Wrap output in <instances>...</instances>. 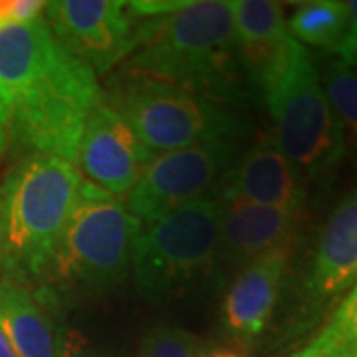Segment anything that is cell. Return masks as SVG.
Returning a JSON list of instances; mask_svg holds the SVG:
<instances>
[{"label":"cell","mask_w":357,"mask_h":357,"mask_svg":"<svg viewBox=\"0 0 357 357\" xmlns=\"http://www.w3.org/2000/svg\"><path fill=\"white\" fill-rule=\"evenodd\" d=\"M58 357H117L114 351L96 345L77 328H64L60 333Z\"/></svg>","instance_id":"obj_21"},{"label":"cell","mask_w":357,"mask_h":357,"mask_svg":"<svg viewBox=\"0 0 357 357\" xmlns=\"http://www.w3.org/2000/svg\"><path fill=\"white\" fill-rule=\"evenodd\" d=\"M218 204L220 229L215 280L225 282L227 276L236 274L256 258L292 244L300 213L248 201H218Z\"/></svg>","instance_id":"obj_12"},{"label":"cell","mask_w":357,"mask_h":357,"mask_svg":"<svg viewBox=\"0 0 357 357\" xmlns=\"http://www.w3.org/2000/svg\"><path fill=\"white\" fill-rule=\"evenodd\" d=\"M84 178L74 163L24 155L0 185L2 278L28 284L48 276Z\"/></svg>","instance_id":"obj_3"},{"label":"cell","mask_w":357,"mask_h":357,"mask_svg":"<svg viewBox=\"0 0 357 357\" xmlns=\"http://www.w3.org/2000/svg\"><path fill=\"white\" fill-rule=\"evenodd\" d=\"M345 6H347V16H349L347 30H345L344 40L333 52L340 56L337 60H342L345 66L357 70V0L345 2Z\"/></svg>","instance_id":"obj_23"},{"label":"cell","mask_w":357,"mask_h":357,"mask_svg":"<svg viewBox=\"0 0 357 357\" xmlns=\"http://www.w3.org/2000/svg\"><path fill=\"white\" fill-rule=\"evenodd\" d=\"M44 20L56 38L93 74H107L137 46V28L121 0H54Z\"/></svg>","instance_id":"obj_9"},{"label":"cell","mask_w":357,"mask_h":357,"mask_svg":"<svg viewBox=\"0 0 357 357\" xmlns=\"http://www.w3.org/2000/svg\"><path fill=\"white\" fill-rule=\"evenodd\" d=\"M220 204L199 199L149 225L133 244L131 272L143 300L165 304L215 280Z\"/></svg>","instance_id":"obj_6"},{"label":"cell","mask_w":357,"mask_h":357,"mask_svg":"<svg viewBox=\"0 0 357 357\" xmlns=\"http://www.w3.org/2000/svg\"><path fill=\"white\" fill-rule=\"evenodd\" d=\"M292 244L280 246L241 268L222 298L220 321L238 342L256 340L272 319L290 262Z\"/></svg>","instance_id":"obj_14"},{"label":"cell","mask_w":357,"mask_h":357,"mask_svg":"<svg viewBox=\"0 0 357 357\" xmlns=\"http://www.w3.org/2000/svg\"><path fill=\"white\" fill-rule=\"evenodd\" d=\"M114 105L155 155L218 141L236 143L250 131V121L227 105L151 79L128 77Z\"/></svg>","instance_id":"obj_7"},{"label":"cell","mask_w":357,"mask_h":357,"mask_svg":"<svg viewBox=\"0 0 357 357\" xmlns=\"http://www.w3.org/2000/svg\"><path fill=\"white\" fill-rule=\"evenodd\" d=\"M126 74L189 89L227 107L243 105L252 91L227 0H191L177 13L143 20Z\"/></svg>","instance_id":"obj_2"},{"label":"cell","mask_w":357,"mask_h":357,"mask_svg":"<svg viewBox=\"0 0 357 357\" xmlns=\"http://www.w3.org/2000/svg\"><path fill=\"white\" fill-rule=\"evenodd\" d=\"M100 98L91 68L56 38L44 16L0 28V100L10 143L26 155L76 165L82 129Z\"/></svg>","instance_id":"obj_1"},{"label":"cell","mask_w":357,"mask_h":357,"mask_svg":"<svg viewBox=\"0 0 357 357\" xmlns=\"http://www.w3.org/2000/svg\"><path fill=\"white\" fill-rule=\"evenodd\" d=\"M141 230L126 201L84 181L48 274L70 292L115 290L128 280Z\"/></svg>","instance_id":"obj_5"},{"label":"cell","mask_w":357,"mask_h":357,"mask_svg":"<svg viewBox=\"0 0 357 357\" xmlns=\"http://www.w3.org/2000/svg\"><path fill=\"white\" fill-rule=\"evenodd\" d=\"M234 161L236 143L225 141L155 155L126 197V206L143 227H149L181 206L204 199Z\"/></svg>","instance_id":"obj_8"},{"label":"cell","mask_w":357,"mask_h":357,"mask_svg":"<svg viewBox=\"0 0 357 357\" xmlns=\"http://www.w3.org/2000/svg\"><path fill=\"white\" fill-rule=\"evenodd\" d=\"M42 0H0V28L36 20L44 14Z\"/></svg>","instance_id":"obj_22"},{"label":"cell","mask_w":357,"mask_h":357,"mask_svg":"<svg viewBox=\"0 0 357 357\" xmlns=\"http://www.w3.org/2000/svg\"><path fill=\"white\" fill-rule=\"evenodd\" d=\"M347 6L337 0H316L300 4L290 20L288 30L302 46L310 44L324 50H335L347 30Z\"/></svg>","instance_id":"obj_17"},{"label":"cell","mask_w":357,"mask_h":357,"mask_svg":"<svg viewBox=\"0 0 357 357\" xmlns=\"http://www.w3.org/2000/svg\"><path fill=\"white\" fill-rule=\"evenodd\" d=\"M294 357H357V282L318 335Z\"/></svg>","instance_id":"obj_18"},{"label":"cell","mask_w":357,"mask_h":357,"mask_svg":"<svg viewBox=\"0 0 357 357\" xmlns=\"http://www.w3.org/2000/svg\"><path fill=\"white\" fill-rule=\"evenodd\" d=\"M197 357H248V356L244 354L243 349H238V347L213 344V345H203Z\"/></svg>","instance_id":"obj_24"},{"label":"cell","mask_w":357,"mask_h":357,"mask_svg":"<svg viewBox=\"0 0 357 357\" xmlns=\"http://www.w3.org/2000/svg\"><path fill=\"white\" fill-rule=\"evenodd\" d=\"M324 91L344 131L345 149L357 153V70L330 60L324 70Z\"/></svg>","instance_id":"obj_19"},{"label":"cell","mask_w":357,"mask_h":357,"mask_svg":"<svg viewBox=\"0 0 357 357\" xmlns=\"http://www.w3.org/2000/svg\"><path fill=\"white\" fill-rule=\"evenodd\" d=\"M260 96L274 121V139L302 178L332 177L347 153L344 131L306 46L292 40Z\"/></svg>","instance_id":"obj_4"},{"label":"cell","mask_w":357,"mask_h":357,"mask_svg":"<svg viewBox=\"0 0 357 357\" xmlns=\"http://www.w3.org/2000/svg\"><path fill=\"white\" fill-rule=\"evenodd\" d=\"M8 145H10V137H8V117H6L4 103L0 100V163H2L4 155L8 151Z\"/></svg>","instance_id":"obj_25"},{"label":"cell","mask_w":357,"mask_h":357,"mask_svg":"<svg viewBox=\"0 0 357 357\" xmlns=\"http://www.w3.org/2000/svg\"><path fill=\"white\" fill-rule=\"evenodd\" d=\"M201 340L181 326H155L141 340L137 357H197L201 351Z\"/></svg>","instance_id":"obj_20"},{"label":"cell","mask_w":357,"mask_h":357,"mask_svg":"<svg viewBox=\"0 0 357 357\" xmlns=\"http://www.w3.org/2000/svg\"><path fill=\"white\" fill-rule=\"evenodd\" d=\"M151 153L115 105L100 98L89 109L77 145V169L86 181L117 199L139 183Z\"/></svg>","instance_id":"obj_10"},{"label":"cell","mask_w":357,"mask_h":357,"mask_svg":"<svg viewBox=\"0 0 357 357\" xmlns=\"http://www.w3.org/2000/svg\"><path fill=\"white\" fill-rule=\"evenodd\" d=\"M357 282V187L335 206L319 234L296 296V314L312 324Z\"/></svg>","instance_id":"obj_11"},{"label":"cell","mask_w":357,"mask_h":357,"mask_svg":"<svg viewBox=\"0 0 357 357\" xmlns=\"http://www.w3.org/2000/svg\"><path fill=\"white\" fill-rule=\"evenodd\" d=\"M217 201H248L302 213L306 185L274 135L260 137L218 181Z\"/></svg>","instance_id":"obj_13"},{"label":"cell","mask_w":357,"mask_h":357,"mask_svg":"<svg viewBox=\"0 0 357 357\" xmlns=\"http://www.w3.org/2000/svg\"><path fill=\"white\" fill-rule=\"evenodd\" d=\"M0 357H18L16 351H14V347L10 345V342H8L6 333L2 330V326H0Z\"/></svg>","instance_id":"obj_26"},{"label":"cell","mask_w":357,"mask_h":357,"mask_svg":"<svg viewBox=\"0 0 357 357\" xmlns=\"http://www.w3.org/2000/svg\"><path fill=\"white\" fill-rule=\"evenodd\" d=\"M0 258H2V220H0Z\"/></svg>","instance_id":"obj_27"},{"label":"cell","mask_w":357,"mask_h":357,"mask_svg":"<svg viewBox=\"0 0 357 357\" xmlns=\"http://www.w3.org/2000/svg\"><path fill=\"white\" fill-rule=\"evenodd\" d=\"M56 298L28 284L0 278V326L18 357H58L60 333L54 319Z\"/></svg>","instance_id":"obj_16"},{"label":"cell","mask_w":357,"mask_h":357,"mask_svg":"<svg viewBox=\"0 0 357 357\" xmlns=\"http://www.w3.org/2000/svg\"><path fill=\"white\" fill-rule=\"evenodd\" d=\"M230 10L244 74L252 91L260 93L264 79L280 64L294 40L284 10L270 0H234Z\"/></svg>","instance_id":"obj_15"}]
</instances>
